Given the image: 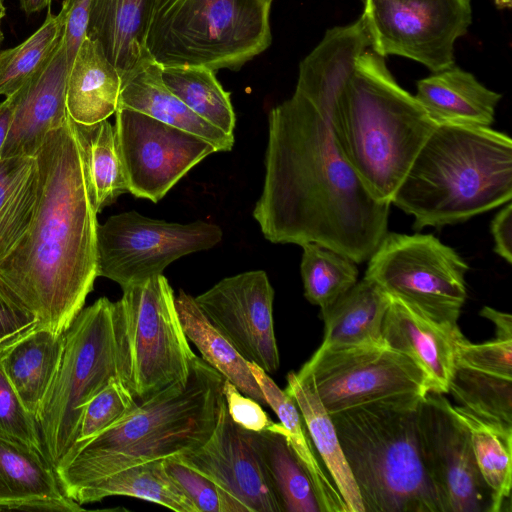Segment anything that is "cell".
Segmentation results:
<instances>
[{"mask_svg": "<svg viewBox=\"0 0 512 512\" xmlns=\"http://www.w3.org/2000/svg\"><path fill=\"white\" fill-rule=\"evenodd\" d=\"M280 504L282 512H322L305 467L293 451L281 423L260 432L243 429Z\"/></svg>", "mask_w": 512, "mask_h": 512, "instance_id": "cell-26", "label": "cell"}, {"mask_svg": "<svg viewBox=\"0 0 512 512\" xmlns=\"http://www.w3.org/2000/svg\"><path fill=\"white\" fill-rule=\"evenodd\" d=\"M270 0H158L146 48L162 67L239 70L271 44Z\"/></svg>", "mask_w": 512, "mask_h": 512, "instance_id": "cell-7", "label": "cell"}, {"mask_svg": "<svg viewBox=\"0 0 512 512\" xmlns=\"http://www.w3.org/2000/svg\"><path fill=\"white\" fill-rule=\"evenodd\" d=\"M455 361L474 370L512 378V340L471 343L464 335L455 344Z\"/></svg>", "mask_w": 512, "mask_h": 512, "instance_id": "cell-42", "label": "cell"}, {"mask_svg": "<svg viewBox=\"0 0 512 512\" xmlns=\"http://www.w3.org/2000/svg\"><path fill=\"white\" fill-rule=\"evenodd\" d=\"M459 327L439 324L391 298L383 325V342L410 358L425 374L429 392L448 393L455 363Z\"/></svg>", "mask_w": 512, "mask_h": 512, "instance_id": "cell-19", "label": "cell"}, {"mask_svg": "<svg viewBox=\"0 0 512 512\" xmlns=\"http://www.w3.org/2000/svg\"><path fill=\"white\" fill-rule=\"evenodd\" d=\"M6 14V7L4 5V1L3 0H0V45L2 44V41L4 39V35H3V32H2V28H1V24H2V20L4 18Z\"/></svg>", "mask_w": 512, "mask_h": 512, "instance_id": "cell-50", "label": "cell"}, {"mask_svg": "<svg viewBox=\"0 0 512 512\" xmlns=\"http://www.w3.org/2000/svg\"><path fill=\"white\" fill-rule=\"evenodd\" d=\"M64 348V333L34 326L0 346V366L35 418L54 380Z\"/></svg>", "mask_w": 512, "mask_h": 512, "instance_id": "cell-22", "label": "cell"}, {"mask_svg": "<svg viewBox=\"0 0 512 512\" xmlns=\"http://www.w3.org/2000/svg\"><path fill=\"white\" fill-rule=\"evenodd\" d=\"M44 498H67L53 465L39 451L0 435V509Z\"/></svg>", "mask_w": 512, "mask_h": 512, "instance_id": "cell-33", "label": "cell"}, {"mask_svg": "<svg viewBox=\"0 0 512 512\" xmlns=\"http://www.w3.org/2000/svg\"><path fill=\"white\" fill-rule=\"evenodd\" d=\"M194 299L208 320L247 361L267 373L278 370L274 289L265 271L224 278Z\"/></svg>", "mask_w": 512, "mask_h": 512, "instance_id": "cell-16", "label": "cell"}, {"mask_svg": "<svg viewBox=\"0 0 512 512\" xmlns=\"http://www.w3.org/2000/svg\"><path fill=\"white\" fill-rule=\"evenodd\" d=\"M270 1H272V0H270Z\"/></svg>", "mask_w": 512, "mask_h": 512, "instance_id": "cell-52", "label": "cell"}, {"mask_svg": "<svg viewBox=\"0 0 512 512\" xmlns=\"http://www.w3.org/2000/svg\"><path fill=\"white\" fill-rule=\"evenodd\" d=\"M21 9L26 14H33L50 6L52 0H18Z\"/></svg>", "mask_w": 512, "mask_h": 512, "instance_id": "cell-49", "label": "cell"}, {"mask_svg": "<svg viewBox=\"0 0 512 512\" xmlns=\"http://www.w3.org/2000/svg\"><path fill=\"white\" fill-rule=\"evenodd\" d=\"M65 19L48 12L42 25L19 45L0 52V96L14 95L39 73L57 50Z\"/></svg>", "mask_w": 512, "mask_h": 512, "instance_id": "cell-36", "label": "cell"}, {"mask_svg": "<svg viewBox=\"0 0 512 512\" xmlns=\"http://www.w3.org/2000/svg\"><path fill=\"white\" fill-rule=\"evenodd\" d=\"M448 393L476 415L512 426V378L477 371L455 361Z\"/></svg>", "mask_w": 512, "mask_h": 512, "instance_id": "cell-38", "label": "cell"}, {"mask_svg": "<svg viewBox=\"0 0 512 512\" xmlns=\"http://www.w3.org/2000/svg\"><path fill=\"white\" fill-rule=\"evenodd\" d=\"M221 239V228L209 222L169 223L136 211L112 215L97 226V275L123 289L161 275L170 263Z\"/></svg>", "mask_w": 512, "mask_h": 512, "instance_id": "cell-12", "label": "cell"}, {"mask_svg": "<svg viewBox=\"0 0 512 512\" xmlns=\"http://www.w3.org/2000/svg\"><path fill=\"white\" fill-rule=\"evenodd\" d=\"M13 110V95L6 97L2 102H0V156L11 125Z\"/></svg>", "mask_w": 512, "mask_h": 512, "instance_id": "cell-48", "label": "cell"}, {"mask_svg": "<svg viewBox=\"0 0 512 512\" xmlns=\"http://www.w3.org/2000/svg\"><path fill=\"white\" fill-rule=\"evenodd\" d=\"M364 277L389 297L449 327L466 301L468 264L432 234L387 232L369 257Z\"/></svg>", "mask_w": 512, "mask_h": 512, "instance_id": "cell-10", "label": "cell"}, {"mask_svg": "<svg viewBox=\"0 0 512 512\" xmlns=\"http://www.w3.org/2000/svg\"><path fill=\"white\" fill-rule=\"evenodd\" d=\"M37 323L34 313L0 278V346L30 330Z\"/></svg>", "mask_w": 512, "mask_h": 512, "instance_id": "cell-43", "label": "cell"}, {"mask_svg": "<svg viewBox=\"0 0 512 512\" xmlns=\"http://www.w3.org/2000/svg\"><path fill=\"white\" fill-rule=\"evenodd\" d=\"M490 232L494 241V252L508 264L512 263V205L506 203L492 219Z\"/></svg>", "mask_w": 512, "mask_h": 512, "instance_id": "cell-46", "label": "cell"}, {"mask_svg": "<svg viewBox=\"0 0 512 512\" xmlns=\"http://www.w3.org/2000/svg\"><path fill=\"white\" fill-rule=\"evenodd\" d=\"M424 396L382 400L330 415L364 512H441L421 448Z\"/></svg>", "mask_w": 512, "mask_h": 512, "instance_id": "cell-6", "label": "cell"}, {"mask_svg": "<svg viewBox=\"0 0 512 512\" xmlns=\"http://www.w3.org/2000/svg\"><path fill=\"white\" fill-rule=\"evenodd\" d=\"M306 96L326 113L339 151L368 190L391 204L437 125L416 97L395 81L383 57L368 49L350 75Z\"/></svg>", "mask_w": 512, "mask_h": 512, "instance_id": "cell-3", "label": "cell"}, {"mask_svg": "<svg viewBox=\"0 0 512 512\" xmlns=\"http://www.w3.org/2000/svg\"><path fill=\"white\" fill-rule=\"evenodd\" d=\"M113 309L114 302L101 297L82 308L64 332L61 362L36 417L55 469L77 441L85 405L119 378Z\"/></svg>", "mask_w": 512, "mask_h": 512, "instance_id": "cell-9", "label": "cell"}, {"mask_svg": "<svg viewBox=\"0 0 512 512\" xmlns=\"http://www.w3.org/2000/svg\"><path fill=\"white\" fill-rule=\"evenodd\" d=\"M248 365L267 405L279 418L293 451L308 472L322 512H349L327 469L317 457L319 455L294 400L261 367L249 361Z\"/></svg>", "mask_w": 512, "mask_h": 512, "instance_id": "cell-28", "label": "cell"}, {"mask_svg": "<svg viewBox=\"0 0 512 512\" xmlns=\"http://www.w3.org/2000/svg\"><path fill=\"white\" fill-rule=\"evenodd\" d=\"M495 5L500 9L510 8L512 0H494Z\"/></svg>", "mask_w": 512, "mask_h": 512, "instance_id": "cell-51", "label": "cell"}, {"mask_svg": "<svg viewBox=\"0 0 512 512\" xmlns=\"http://www.w3.org/2000/svg\"><path fill=\"white\" fill-rule=\"evenodd\" d=\"M35 157L0 158V262L25 234L38 199Z\"/></svg>", "mask_w": 512, "mask_h": 512, "instance_id": "cell-34", "label": "cell"}, {"mask_svg": "<svg viewBox=\"0 0 512 512\" xmlns=\"http://www.w3.org/2000/svg\"><path fill=\"white\" fill-rule=\"evenodd\" d=\"M296 403L312 443L349 512H364L357 485L343 452L330 414L307 379L287 375L284 390Z\"/></svg>", "mask_w": 512, "mask_h": 512, "instance_id": "cell-27", "label": "cell"}, {"mask_svg": "<svg viewBox=\"0 0 512 512\" xmlns=\"http://www.w3.org/2000/svg\"><path fill=\"white\" fill-rule=\"evenodd\" d=\"M136 405L137 401L120 379H112L85 405L79 423L77 441L69 454L117 423Z\"/></svg>", "mask_w": 512, "mask_h": 512, "instance_id": "cell-39", "label": "cell"}, {"mask_svg": "<svg viewBox=\"0 0 512 512\" xmlns=\"http://www.w3.org/2000/svg\"><path fill=\"white\" fill-rule=\"evenodd\" d=\"M390 297L363 277L321 310L324 337L318 349H342L384 343L383 320Z\"/></svg>", "mask_w": 512, "mask_h": 512, "instance_id": "cell-25", "label": "cell"}, {"mask_svg": "<svg viewBox=\"0 0 512 512\" xmlns=\"http://www.w3.org/2000/svg\"><path fill=\"white\" fill-rule=\"evenodd\" d=\"M108 496H129L151 501L176 512H198L191 500L168 476L163 459L123 469L75 490L70 498L79 504Z\"/></svg>", "mask_w": 512, "mask_h": 512, "instance_id": "cell-30", "label": "cell"}, {"mask_svg": "<svg viewBox=\"0 0 512 512\" xmlns=\"http://www.w3.org/2000/svg\"><path fill=\"white\" fill-rule=\"evenodd\" d=\"M118 107L133 109L197 135L212 144L216 151H230L234 145V135L200 118L166 87L161 66L153 59L121 80Z\"/></svg>", "mask_w": 512, "mask_h": 512, "instance_id": "cell-23", "label": "cell"}, {"mask_svg": "<svg viewBox=\"0 0 512 512\" xmlns=\"http://www.w3.org/2000/svg\"><path fill=\"white\" fill-rule=\"evenodd\" d=\"M444 394L428 392L421 401L422 454L441 512H490L491 491L478 468L469 431Z\"/></svg>", "mask_w": 512, "mask_h": 512, "instance_id": "cell-15", "label": "cell"}, {"mask_svg": "<svg viewBox=\"0 0 512 512\" xmlns=\"http://www.w3.org/2000/svg\"><path fill=\"white\" fill-rule=\"evenodd\" d=\"M372 51L417 61L432 72L454 65V46L472 21L470 0H363Z\"/></svg>", "mask_w": 512, "mask_h": 512, "instance_id": "cell-13", "label": "cell"}, {"mask_svg": "<svg viewBox=\"0 0 512 512\" xmlns=\"http://www.w3.org/2000/svg\"><path fill=\"white\" fill-rule=\"evenodd\" d=\"M225 378L196 355L186 381L137 402L127 415L71 452L55 469L67 497L133 465L201 446L216 425Z\"/></svg>", "mask_w": 512, "mask_h": 512, "instance_id": "cell-4", "label": "cell"}, {"mask_svg": "<svg viewBox=\"0 0 512 512\" xmlns=\"http://www.w3.org/2000/svg\"><path fill=\"white\" fill-rule=\"evenodd\" d=\"M35 158V213L25 234L0 262V278L34 313L38 326L64 333L98 277L97 213L69 115L47 134Z\"/></svg>", "mask_w": 512, "mask_h": 512, "instance_id": "cell-2", "label": "cell"}, {"mask_svg": "<svg viewBox=\"0 0 512 512\" xmlns=\"http://www.w3.org/2000/svg\"><path fill=\"white\" fill-rule=\"evenodd\" d=\"M512 140L491 127L436 125L391 204L413 229L465 222L511 202Z\"/></svg>", "mask_w": 512, "mask_h": 512, "instance_id": "cell-5", "label": "cell"}, {"mask_svg": "<svg viewBox=\"0 0 512 512\" xmlns=\"http://www.w3.org/2000/svg\"><path fill=\"white\" fill-rule=\"evenodd\" d=\"M163 465L198 512H240L237 504L209 478L173 457L164 458Z\"/></svg>", "mask_w": 512, "mask_h": 512, "instance_id": "cell-40", "label": "cell"}, {"mask_svg": "<svg viewBox=\"0 0 512 512\" xmlns=\"http://www.w3.org/2000/svg\"><path fill=\"white\" fill-rule=\"evenodd\" d=\"M469 431L474 456L491 491L490 512L504 510L512 485V426L485 419L461 405H450Z\"/></svg>", "mask_w": 512, "mask_h": 512, "instance_id": "cell-32", "label": "cell"}, {"mask_svg": "<svg viewBox=\"0 0 512 512\" xmlns=\"http://www.w3.org/2000/svg\"><path fill=\"white\" fill-rule=\"evenodd\" d=\"M166 87L191 111L228 135H233L235 113L230 94L204 66H161Z\"/></svg>", "mask_w": 512, "mask_h": 512, "instance_id": "cell-35", "label": "cell"}, {"mask_svg": "<svg viewBox=\"0 0 512 512\" xmlns=\"http://www.w3.org/2000/svg\"><path fill=\"white\" fill-rule=\"evenodd\" d=\"M300 272L305 298L325 309L358 281V268L348 256L318 243H304Z\"/></svg>", "mask_w": 512, "mask_h": 512, "instance_id": "cell-37", "label": "cell"}, {"mask_svg": "<svg viewBox=\"0 0 512 512\" xmlns=\"http://www.w3.org/2000/svg\"><path fill=\"white\" fill-rule=\"evenodd\" d=\"M69 69L61 40L46 66L13 95V117L0 158L35 157L47 134L66 121Z\"/></svg>", "mask_w": 512, "mask_h": 512, "instance_id": "cell-18", "label": "cell"}, {"mask_svg": "<svg viewBox=\"0 0 512 512\" xmlns=\"http://www.w3.org/2000/svg\"><path fill=\"white\" fill-rule=\"evenodd\" d=\"M391 205L343 157L315 101L295 90L270 110L264 184L253 210L267 240L318 243L363 263L388 232Z\"/></svg>", "mask_w": 512, "mask_h": 512, "instance_id": "cell-1", "label": "cell"}, {"mask_svg": "<svg viewBox=\"0 0 512 512\" xmlns=\"http://www.w3.org/2000/svg\"><path fill=\"white\" fill-rule=\"evenodd\" d=\"M158 0H91L86 37L97 42L121 80L152 59L146 39Z\"/></svg>", "mask_w": 512, "mask_h": 512, "instance_id": "cell-20", "label": "cell"}, {"mask_svg": "<svg viewBox=\"0 0 512 512\" xmlns=\"http://www.w3.org/2000/svg\"><path fill=\"white\" fill-rule=\"evenodd\" d=\"M122 290L113 309L118 374L139 402L186 381L196 354L180 323L174 291L163 274Z\"/></svg>", "mask_w": 512, "mask_h": 512, "instance_id": "cell-8", "label": "cell"}, {"mask_svg": "<svg viewBox=\"0 0 512 512\" xmlns=\"http://www.w3.org/2000/svg\"><path fill=\"white\" fill-rule=\"evenodd\" d=\"M296 375L310 382L330 415L430 391L423 371L385 343L317 349Z\"/></svg>", "mask_w": 512, "mask_h": 512, "instance_id": "cell-11", "label": "cell"}, {"mask_svg": "<svg viewBox=\"0 0 512 512\" xmlns=\"http://www.w3.org/2000/svg\"><path fill=\"white\" fill-rule=\"evenodd\" d=\"M121 77L100 45L85 37L70 66L66 85V109L79 124L91 125L115 114Z\"/></svg>", "mask_w": 512, "mask_h": 512, "instance_id": "cell-24", "label": "cell"}, {"mask_svg": "<svg viewBox=\"0 0 512 512\" xmlns=\"http://www.w3.org/2000/svg\"><path fill=\"white\" fill-rule=\"evenodd\" d=\"M175 305L183 331L199 350L202 359L231 382L242 394L261 405L264 395L248 365V361L232 343L208 320L194 297L183 290L175 296Z\"/></svg>", "mask_w": 512, "mask_h": 512, "instance_id": "cell-29", "label": "cell"}, {"mask_svg": "<svg viewBox=\"0 0 512 512\" xmlns=\"http://www.w3.org/2000/svg\"><path fill=\"white\" fill-rule=\"evenodd\" d=\"M0 435L19 441L46 456L37 420L26 410L1 366Z\"/></svg>", "mask_w": 512, "mask_h": 512, "instance_id": "cell-41", "label": "cell"}, {"mask_svg": "<svg viewBox=\"0 0 512 512\" xmlns=\"http://www.w3.org/2000/svg\"><path fill=\"white\" fill-rule=\"evenodd\" d=\"M437 124L491 127L501 94L455 64L417 82L414 95Z\"/></svg>", "mask_w": 512, "mask_h": 512, "instance_id": "cell-21", "label": "cell"}, {"mask_svg": "<svg viewBox=\"0 0 512 512\" xmlns=\"http://www.w3.org/2000/svg\"><path fill=\"white\" fill-rule=\"evenodd\" d=\"M222 393L230 418L240 428L260 432L273 423L260 403L242 394L226 379L222 386Z\"/></svg>", "mask_w": 512, "mask_h": 512, "instance_id": "cell-44", "label": "cell"}, {"mask_svg": "<svg viewBox=\"0 0 512 512\" xmlns=\"http://www.w3.org/2000/svg\"><path fill=\"white\" fill-rule=\"evenodd\" d=\"M172 457L213 481L240 512H282L243 429L230 418L224 397L207 441Z\"/></svg>", "mask_w": 512, "mask_h": 512, "instance_id": "cell-17", "label": "cell"}, {"mask_svg": "<svg viewBox=\"0 0 512 512\" xmlns=\"http://www.w3.org/2000/svg\"><path fill=\"white\" fill-rule=\"evenodd\" d=\"M114 132L128 192L156 203L196 164L217 152L206 140L118 107Z\"/></svg>", "mask_w": 512, "mask_h": 512, "instance_id": "cell-14", "label": "cell"}, {"mask_svg": "<svg viewBox=\"0 0 512 512\" xmlns=\"http://www.w3.org/2000/svg\"><path fill=\"white\" fill-rule=\"evenodd\" d=\"M91 0H63L59 13L65 19L62 42L71 66L79 46L86 37Z\"/></svg>", "mask_w": 512, "mask_h": 512, "instance_id": "cell-45", "label": "cell"}, {"mask_svg": "<svg viewBox=\"0 0 512 512\" xmlns=\"http://www.w3.org/2000/svg\"><path fill=\"white\" fill-rule=\"evenodd\" d=\"M479 314L489 319L495 326L496 338L503 340H512V316L495 310L491 307L484 306Z\"/></svg>", "mask_w": 512, "mask_h": 512, "instance_id": "cell-47", "label": "cell"}, {"mask_svg": "<svg viewBox=\"0 0 512 512\" xmlns=\"http://www.w3.org/2000/svg\"><path fill=\"white\" fill-rule=\"evenodd\" d=\"M87 191L96 213L128 192L124 168L117 148L114 126L107 120L84 125L72 120Z\"/></svg>", "mask_w": 512, "mask_h": 512, "instance_id": "cell-31", "label": "cell"}]
</instances>
